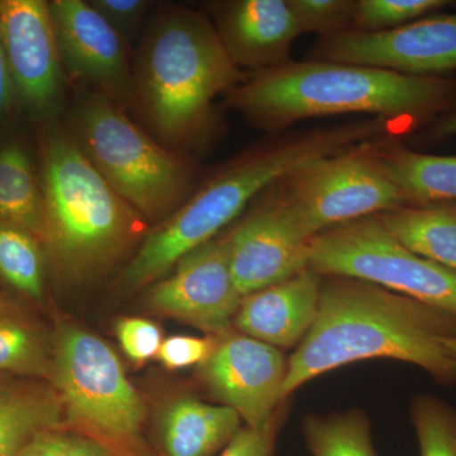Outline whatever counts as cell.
<instances>
[{"label": "cell", "instance_id": "25", "mask_svg": "<svg viewBox=\"0 0 456 456\" xmlns=\"http://www.w3.org/2000/svg\"><path fill=\"white\" fill-rule=\"evenodd\" d=\"M0 275L18 292L42 298L45 257L40 241L22 228L0 221Z\"/></svg>", "mask_w": 456, "mask_h": 456}, {"label": "cell", "instance_id": "2", "mask_svg": "<svg viewBox=\"0 0 456 456\" xmlns=\"http://www.w3.org/2000/svg\"><path fill=\"white\" fill-rule=\"evenodd\" d=\"M224 98L270 134L305 119L365 114L388 119L412 136L456 107V79L307 60L251 74Z\"/></svg>", "mask_w": 456, "mask_h": 456}, {"label": "cell", "instance_id": "6", "mask_svg": "<svg viewBox=\"0 0 456 456\" xmlns=\"http://www.w3.org/2000/svg\"><path fill=\"white\" fill-rule=\"evenodd\" d=\"M73 134L110 188L146 221L160 224L193 194L191 159L150 136L110 98H83Z\"/></svg>", "mask_w": 456, "mask_h": 456}, {"label": "cell", "instance_id": "7", "mask_svg": "<svg viewBox=\"0 0 456 456\" xmlns=\"http://www.w3.org/2000/svg\"><path fill=\"white\" fill-rule=\"evenodd\" d=\"M51 379L64 411L62 426L117 456H155L143 439L142 398L102 338L64 327L53 342Z\"/></svg>", "mask_w": 456, "mask_h": 456}, {"label": "cell", "instance_id": "5", "mask_svg": "<svg viewBox=\"0 0 456 456\" xmlns=\"http://www.w3.org/2000/svg\"><path fill=\"white\" fill-rule=\"evenodd\" d=\"M46 248L57 277L79 284L106 273L136 245L146 220L110 188L71 132L51 128L42 143Z\"/></svg>", "mask_w": 456, "mask_h": 456}, {"label": "cell", "instance_id": "20", "mask_svg": "<svg viewBox=\"0 0 456 456\" xmlns=\"http://www.w3.org/2000/svg\"><path fill=\"white\" fill-rule=\"evenodd\" d=\"M377 151L406 203L456 202V156L424 154L397 137L378 141Z\"/></svg>", "mask_w": 456, "mask_h": 456}, {"label": "cell", "instance_id": "15", "mask_svg": "<svg viewBox=\"0 0 456 456\" xmlns=\"http://www.w3.org/2000/svg\"><path fill=\"white\" fill-rule=\"evenodd\" d=\"M0 44L14 89L27 107L53 112L61 98L64 68L49 3L0 0Z\"/></svg>", "mask_w": 456, "mask_h": 456}, {"label": "cell", "instance_id": "23", "mask_svg": "<svg viewBox=\"0 0 456 456\" xmlns=\"http://www.w3.org/2000/svg\"><path fill=\"white\" fill-rule=\"evenodd\" d=\"M302 430L312 456H377L370 421L359 408L329 415L311 413L303 419Z\"/></svg>", "mask_w": 456, "mask_h": 456}, {"label": "cell", "instance_id": "16", "mask_svg": "<svg viewBox=\"0 0 456 456\" xmlns=\"http://www.w3.org/2000/svg\"><path fill=\"white\" fill-rule=\"evenodd\" d=\"M208 8L224 49L242 71L261 73L290 61L303 32L288 0H227Z\"/></svg>", "mask_w": 456, "mask_h": 456}, {"label": "cell", "instance_id": "24", "mask_svg": "<svg viewBox=\"0 0 456 456\" xmlns=\"http://www.w3.org/2000/svg\"><path fill=\"white\" fill-rule=\"evenodd\" d=\"M0 371L49 377L53 347L20 312L0 301Z\"/></svg>", "mask_w": 456, "mask_h": 456}, {"label": "cell", "instance_id": "18", "mask_svg": "<svg viewBox=\"0 0 456 456\" xmlns=\"http://www.w3.org/2000/svg\"><path fill=\"white\" fill-rule=\"evenodd\" d=\"M232 408L194 397L174 399L158 425L155 456H218L241 428Z\"/></svg>", "mask_w": 456, "mask_h": 456}, {"label": "cell", "instance_id": "1", "mask_svg": "<svg viewBox=\"0 0 456 456\" xmlns=\"http://www.w3.org/2000/svg\"><path fill=\"white\" fill-rule=\"evenodd\" d=\"M456 318L360 279L321 275L310 331L288 359L281 402L320 375L353 362L392 359L421 368L437 383H454L444 341Z\"/></svg>", "mask_w": 456, "mask_h": 456}, {"label": "cell", "instance_id": "21", "mask_svg": "<svg viewBox=\"0 0 456 456\" xmlns=\"http://www.w3.org/2000/svg\"><path fill=\"white\" fill-rule=\"evenodd\" d=\"M62 425L56 391L0 382V456H18L36 434Z\"/></svg>", "mask_w": 456, "mask_h": 456}, {"label": "cell", "instance_id": "34", "mask_svg": "<svg viewBox=\"0 0 456 456\" xmlns=\"http://www.w3.org/2000/svg\"><path fill=\"white\" fill-rule=\"evenodd\" d=\"M413 140L422 143H436L456 139V107L441 114L415 134Z\"/></svg>", "mask_w": 456, "mask_h": 456}, {"label": "cell", "instance_id": "3", "mask_svg": "<svg viewBox=\"0 0 456 456\" xmlns=\"http://www.w3.org/2000/svg\"><path fill=\"white\" fill-rule=\"evenodd\" d=\"M386 134L383 119L362 117L330 127L290 132L237 156L147 233L123 270V289H141L164 277L182 257L215 239L255 198L289 171L359 143L382 139Z\"/></svg>", "mask_w": 456, "mask_h": 456}, {"label": "cell", "instance_id": "29", "mask_svg": "<svg viewBox=\"0 0 456 456\" xmlns=\"http://www.w3.org/2000/svg\"><path fill=\"white\" fill-rule=\"evenodd\" d=\"M18 456H117L99 441L65 426L36 434Z\"/></svg>", "mask_w": 456, "mask_h": 456}, {"label": "cell", "instance_id": "17", "mask_svg": "<svg viewBox=\"0 0 456 456\" xmlns=\"http://www.w3.org/2000/svg\"><path fill=\"white\" fill-rule=\"evenodd\" d=\"M321 275L303 269L256 292L242 297L233 318L240 334L277 349L298 346L316 320Z\"/></svg>", "mask_w": 456, "mask_h": 456}, {"label": "cell", "instance_id": "33", "mask_svg": "<svg viewBox=\"0 0 456 456\" xmlns=\"http://www.w3.org/2000/svg\"><path fill=\"white\" fill-rule=\"evenodd\" d=\"M281 424L283 421H279L266 430L241 426L218 456H274L275 441Z\"/></svg>", "mask_w": 456, "mask_h": 456}, {"label": "cell", "instance_id": "11", "mask_svg": "<svg viewBox=\"0 0 456 456\" xmlns=\"http://www.w3.org/2000/svg\"><path fill=\"white\" fill-rule=\"evenodd\" d=\"M308 60L448 77L456 71V13L430 14L389 31H345L320 37Z\"/></svg>", "mask_w": 456, "mask_h": 456}, {"label": "cell", "instance_id": "10", "mask_svg": "<svg viewBox=\"0 0 456 456\" xmlns=\"http://www.w3.org/2000/svg\"><path fill=\"white\" fill-rule=\"evenodd\" d=\"M248 207L227 235L231 272L242 297L307 269L312 241L277 182Z\"/></svg>", "mask_w": 456, "mask_h": 456}, {"label": "cell", "instance_id": "4", "mask_svg": "<svg viewBox=\"0 0 456 456\" xmlns=\"http://www.w3.org/2000/svg\"><path fill=\"white\" fill-rule=\"evenodd\" d=\"M246 79L212 20L174 7L143 36L132 69L131 102L156 140L184 154L211 142L218 130L216 99Z\"/></svg>", "mask_w": 456, "mask_h": 456}, {"label": "cell", "instance_id": "27", "mask_svg": "<svg viewBox=\"0 0 456 456\" xmlns=\"http://www.w3.org/2000/svg\"><path fill=\"white\" fill-rule=\"evenodd\" d=\"M454 4L450 0H355L351 31H389Z\"/></svg>", "mask_w": 456, "mask_h": 456}, {"label": "cell", "instance_id": "13", "mask_svg": "<svg viewBox=\"0 0 456 456\" xmlns=\"http://www.w3.org/2000/svg\"><path fill=\"white\" fill-rule=\"evenodd\" d=\"M287 365L277 347L228 332L198 368L213 397L232 408L248 428L266 430L283 421L278 412L284 406L281 391Z\"/></svg>", "mask_w": 456, "mask_h": 456}, {"label": "cell", "instance_id": "32", "mask_svg": "<svg viewBox=\"0 0 456 456\" xmlns=\"http://www.w3.org/2000/svg\"><path fill=\"white\" fill-rule=\"evenodd\" d=\"M89 4L126 38L140 28L154 3L149 0H89Z\"/></svg>", "mask_w": 456, "mask_h": 456}, {"label": "cell", "instance_id": "36", "mask_svg": "<svg viewBox=\"0 0 456 456\" xmlns=\"http://www.w3.org/2000/svg\"><path fill=\"white\" fill-rule=\"evenodd\" d=\"M444 346H445L446 353H448L452 375H454V383H456V336H454V338H446V340L444 341Z\"/></svg>", "mask_w": 456, "mask_h": 456}, {"label": "cell", "instance_id": "28", "mask_svg": "<svg viewBox=\"0 0 456 456\" xmlns=\"http://www.w3.org/2000/svg\"><path fill=\"white\" fill-rule=\"evenodd\" d=\"M302 32L320 37L353 29L355 0H288Z\"/></svg>", "mask_w": 456, "mask_h": 456}, {"label": "cell", "instance_id": "26", "mask_svg": "<svg viewBox=\"0 0 456 456\" xmlns=\"http://www.w3.org/2000/svg\"><path fill=\"white\" fill-rule=\"evenodd\" d=\"M411 421L419 456H456V408L436 395H417L411 402Z\"/></svg>", "mask_w": 456, "mask_h": 456}, {"label": "cell", "instance_id": "19", "mask_svg": "<svg viewBox=\"0 0 456 456\" xmlns=\"http://www.w3.org/2000/svg\"><path fill=\"white\" fill-rule=\"evenodd\" d=\"M402 245L456 273V202L406 203L377 215Z\"/></svg>", "mask_w": 456, "mask_h": 456}, {"label": "cell", "instance_id": "31", "mask_svg": "<svg viewBox=\"0 0 456 456\" xmlns=\"http://www.w3.org/2000/svg\"><path fill=\"white\" fill-rule=\"evenodd\" d=\"M215 336H173L161 344L156 358L170 370L202 365L212 355L218 344Z\"/></svg>", "mask_w": 456, "mask_h": 456}, {"label": "cell", "instance_id": "22", "mask_svg": "<svg viewBox=\"0 0 456 456\" xmlns=\"http://www.w3.org/2000/svg\"><path fill=\"white\" fill-rule=\"evenodd\" d=\"M0 221L22 228L41 242L44 198L31 159L18 145L0 150Z\"/></svg>", "mask_w": 456, "mask_h": 456}, {"label": "cell", "instance_id": "8", "mask_svg": "<svg viewBox=\"0 0 456 456\" xmlns=\"http://www.w3.org/2000/svg\"><path fill=\"white\" fill-rule=\"evenodd\" d=\"M308 268L360 279L456 318V273L401 244L378 216L322 231L312 239Z\"/></svg>", "mask_w": 456, "mask_h": 456}, {"label": "cell", "instance_id": "35", "mask_svg": "<svg viewBox=\"0 0 456 456\" xmlns=\"http://www.w3.org/2000/svg\"><path fill=\"white\" fill-rule=\"evenodd\" d=\"M13 89V82H12L11 73H9L7 60H5L4 51H3L2 44H0V122L7 113L12 90Z\"/></svg>", "mask_w": 456, "mask_h": 456}, {"label": "cell", "instance_id": "9", "mask_svg": "<svg viewBox=\"0 0 456 456\" xmlns=\"http://www.w3.org/2000/svg\"><path fill=\"white\" fill-rule=\"evenodd\" d=\"M378 141L308 161L277 180L312 239L327 228L406 204L378 155Z\"/></svg>", "mask_w": 456, "mask_h": 456}, {"label": "cell", "instance_id": "30", "mask_svg": "<svg viewBox=\"0 0 456 456\" xmlns=\"http://www.w3.org/2000/svg\"><path fill=\"white\" fill-rule=\"evenodd\" d=\"M116 332L122 350L134 362L155 358L164 341L159 326L145 318H122Z\"/></svg>", "mask_w": 456, "mask_h": 456}, {"label": "cell", "instance_id": "12", "mask_svg": "<svg viewBox=\"0 0 456 456\" xmlns=\"http://www.w3.org/2000/svg\"><path fill=\"white\" fill-rule=\"evenodd\" d=\"M242 294L231 272L227 235L215 237L185 255L173 274L156 281L146 296L155 314L222 338L231 331Z\"/></svg>", "mask_w": 456, "mask_h": 456}, {"label": "cell", "instance_id": "14", "mask_svg": "<svg viewBox=\"0 0 456 456\" xmlns=\"http://www.w3.org/2000/svg\"><path fill=\"white\" fill-rule=\"evenodd\" d=\"M57 46L65 68L94 94L121 104L131 101L132 68L126 38L89 2H49Z\"/></svg>", "mask_w": 456, "mask_h": 456}]
</instances>
